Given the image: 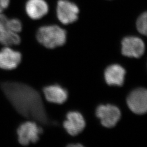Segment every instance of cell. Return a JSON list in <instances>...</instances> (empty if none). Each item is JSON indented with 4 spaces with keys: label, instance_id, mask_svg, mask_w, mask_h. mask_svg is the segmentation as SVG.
Here are the masks:
<instances>
[{
    "label": "cell",
    "instance_id": "1",
    "mask_svg": "<svg viewBox=\"0 0 147 147\" xmlns=\"http://www.w3.org/2000/svg\"><path fill=\"white\" fill-rule=\"evenodd\" d=\"M0 87L16 111L24 117L46 123L47 118L39 94L26 84L5 82Z\"/></svg>",
    "mask_w": 147,
    "mask_h": 147
},
{
    "label": "cell",
    "instance_id": "2",
    "mask_svg": "<svg viewBox=\"0 0 147 147\" xmlns=\"http://www.w3.org/2000/svg\"><path fill=\"white\" fill-rule=\"evenodd\" d=\"M37 40L44 47L53 49L63 45L67 40V32L57 25L40 27L37 31Z\"/></svg>",
    "mask_w": 147,
    "mask_h": 147
},
{
    "label": "cell",
    "instance_id": "3",
    "mask_svg": "<svg viewBox=\"0 0 147 147\" xmlns=\"http://www.w3.org/2000/svg\"><path fill=\"white\" fill-rule=\"evenodd\" d=\"M80 9L75 3L69 0H59L56 7L58 20L64 25H68L77 21Z\"/></svg>",
    "mask_w": 147,
    "mask_h": 147
},
{
    "label": "cell",
    "instance_id": "4",
    "mask_svg": "<svg viewBox=\"0 0 147 147\" xmlns=\"http://www.w3.org/2000/svg\"><path fill=\"white\" fill-rule=\"evenodd\" d=\"M42 129L37 124L28 121L21 124L17 129L18 141L22 146H27L31 143H35L39 140Z\"/></svg>",
    "mask_w": 147,
    "mask_h": 147
},
{
    "label": "cell",
    "instance_id": "5",
    "mask_svg": "<svg viewBox=\"0 0 147 147\" xmlns=\"http://www.w3.org/2000/svg\"><path fill=\"white\" fill-rule=\"evenodd\" d=\"M95 113L101 124L108 128L114 127L121 119L120 110L116 106L110 104L100 105L97 107Z\"/></svg>",
    "mask_w": 147,
    "mask_h": 147
},
{
    "label": "cell",
    "instance_id": "6",
    "mask_svg": "<svg viewBox=\"0 0 147 147\" xmlns=\"http://www.w3.org/2000/svg\"><path fill=\"white\" fill-rule=\"evenodd\" d=\"M130 110L137 115H143L147 110V91L143 88L135 89L126 99Z\"/></svg>",
    "mask_w": 147,
    "mask_h": 147
},
{
    "label": "cell",
    "instance_id": "7",
    "mask_svg": "<svg viewBox=\"0 0 147 147\" xmlns=\"http://www.w3.org/2000/svg\"><path fill=\"white\" fill-rule=\"evenodd\" d=\"M145 51V44L138 37H125L121 41V53L128 57L140 58Z\"/></svg>",
    "mask_w": 147,
    "mask_h": 147
},
{
    "label": "cell",
    "instance_id": "8",
    "mask_svg": "<svg viewBox=\"0 0 147 147\" xmlns=\"http://www.w3.org/2000/svg\"><path fill=\"white\" fill-rule=\"evenodd\" d=\"M66 118V120L63 122V126L69 135L75 136L84 130L86 121L84 117L80 112H69Z\"/></svg>",
    "mask_w": 147,
    "mask_h": 147
},
{
    "label": "cell",
    "instance_id": "9",
    "mask_svg": "<svg viewBox=\"0 0 147 147\" xmlns=\"http://www.w3.org/2000/svg\"><path fill=\"white\" fill-rule=\"evenodd\" d=\"M21 53L6 47L0 51V68L13 70L16 68L21 63Z\"/></svg>",
    "mask_w": 147,
    "mask_h": 147
},
{
    "label": "cell",
    "instance_id": "10",
    "mask_svg": "<svg viewBox=\"0 0 147 147\" xmlns=\"http://www.w3.org/2000/svg\"><path fill=\"white\" fill-rule=\"evenodd\" d=\"M49 7L45 0H28L25 5L27 15L33 20H38L46 16Z\"/></svg>",
    "mask_w": 147,
    "mask_h": 147
},
{
    "label": "cell",
    "instance_id": "11",
    "mask_svg": "<svg viewBox=\"0 0 147 147\" xmlns=\"http://www.w3.org/2000/svg\"><path fill=\"white\" fill-rule=\"evenodd\" d=\"M125 74V70L120 65H111L105 70V81L110 86H121L124 82Z\"/></svg>",
    "mask_w": 147,
    "mask_h": 147
},
{
    "label": "cell",
    "instance_id": "12",
    "mask_svg": "<svg viewBox=\"0 0 147 147\" xmlns=\"http://www.w3.org/2000/svg\"><path fill=\"white\" fill-rule=\"evenodd\" d=\"M45 99L49 102L62 104L67 100L68 93L67 90L59 85H51L43 89Z\"/></svg>",
    "mask_w": 147,
    "mask_h": 147
},
{
    "label": "cell",
    "instance_id": "13",
    "mask_svg": "<svg viewBox=\"0 0 147 147\" xmlns=\"http://www.w3.org/2000/svg\"><path fill=\"white\" fill-rule=\"evenodd\" d=\"M21 42L19 35L11 32L0 24V44L6 47L17 45Z\"/></svg>",
    "mask_w": 147,
    "mask_h": 147
},
{
    "label": "cell",
    "instance_id": "14",
    "mask_svg": "<svg viewBox=\"0 0 147 147\" xmlns=\"http://www.w3.org/2000/svg\"><path fill=\"white\" fill-rule=\"evenodd\" d=\"M0 24L11 31L18 33L22 28L21 21L18 19H9L2 13L0 14Z\"/></svg>",
    "mask_w": 147,
    "mask_h": 147
},
{
    "label": "cell",
    "instance_id": "15",
    "mask_svg": "<svg viewBox=\"0 0 147 147\" xmlns=\"http://www.w3.org/2000/svg\"><path fill=\"white\" fill-rule=\"evenodd\" d=\"M147 12H144L139 16L136 21L137 31L144 36H146L147 33Z\"/></svg>",
    "mask_w": 147,
    "mask_h": 147
},
{
    "label": "cell",
    "instance_id": "16",
    "mask_svg": "<svg viewBox=\"0 0 147 147\" xmlns=\"http://www.w3.org/2000/svg\"><path fill=\"white\" fill-rule=\"evenodd\" d=\"M10 3V0H0V14L7 9Z\"/></svg>",
    "mask_w": 147,
    "mask_h": 147
},
{
    "label": "cell",
    "instance_id": "17",
    "mask_svg": "<svg viewBox=\"0 0 147 147\" xmlns=\"http://www.w3.org/2000/svg\"><path fill=\"white\" fill-rule=\"evenodd\" d=\"M68 147H83V145L81 144H69L68 146Z\"/></svg>",
    "mask_w": 147,
    "mask_h": 147
}]
</instances>
